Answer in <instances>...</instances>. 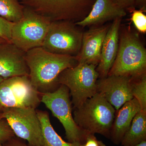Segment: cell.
Here are the masks:
<instances>
[{
  "label": "cell",
  "mask_w": 146,
  "mask_h": 146,
  "mask_svg": "<svg viewBox=\"0 0 146 146\" xmlns=\"http://www.w3.org/2000/svg\"><path fill=\"white\" fill-rule=\"evenodd\" d=\"M25 59L32 84L40 94L53 92L59 86L60 73L78 64L75 56L49 52L37 47L26 52Z\"/></svg>",
  "instance_id": "cell-1"
},
{
  "label": "cell",
  "mask_w": 146,
  "mask_h": 146,
  "mask_svg": "<svg viewBox=\"0 0 146 146\" xmlns=\"http://www.w3.org/2000/svg\"><path fill=\"white\" fill-rule=\"evenodd\" d=\"M145 75V48L138 35L125 30L120 36L117 54L108 76H123L136 79Z\"/></svg>",
  "instance_id": "cell-2"
},
{
  "label": "cell",
  "mask_w": 146,
  "mask_h": 146,
  "mask_svg": "<svg viewBox=\"0 0 146 146\" xmlns=\"http://www.w3.org/2000/svg\"><path fill=\"white\" fill-rule=\"evenodd\" d=\"M116 112L115 108L97 93L81 106L74 108L73 116L82 130L92 134H101L110 139Z\"/></svg>",
  "instance_id": "cell-3"
},
{
  "label": "cell",
  "mask_w": 146,
  "mask_h": 146,
  "mask_svg": "<svg viewBox=\"0 0 146 146\" xmlns=\"http://www.w3.org/2000/svg\"><path fill=\"white\" fill-rule=\"evenodd\" d=\"M25 7L52 22H77L89 14L96 0H19Z\"/></svg>",
  "instance_id": "cell-4"
},
{
  "label": "cell",
  "mask_w": 146,
  "mask_h": 146,
  "mask_svg": "<svg viewBox=\"0 0 146 146\" xmlns=\"http://www.w3.org/2000/svg\"><path fill=\"white\" fill-rule=\"evenodd\" d=\"M96 67L92 64L78 63L66 69L58 76V84L65 85L69 89L74 109L81 106L97 93L99 74Z\"/></svg>",
  "instance_id": "cell-5"
},
{
  "label": "cell",
  "mask_w": 146,
  "mask_h": 146,
  "mask_svg": "<svg viewBox=\"0 0 146 146\" xmlns=\"http://www.w3.org/2000/svg\"><path fill=\"white\" fill-rule=\"evenodd\" d=\"M41 102L62 124L68 142L80 144L84 143L89 133L79 127L74 120L70 91L68 87L60 84L53 92L41 94Z\"/></svg>",
  "instance_id": "cell-6"
},
{
  "label": "cell",
  "mask_w": 146,
  "mask_h": 146,
  "mask_svg": "<svg viewBox=\"0 0 146 146\" xmlns=\"http://www.w3.org/2000/svg\"><path fill=\"white\" fill-rule=\"evenodd\" d=\"M51 22L48 18L25 7L23 18L13 25L11 43L25 52L42 47Z\"/></svg>",
  "instance_id": "cell-7"
},
{
  "label": "cell",
  "mask_w": 146,
  "mask_h": 146,
  "mask_svg": "<svg viewBox=\"0 0 146 146\" xmlns=\"http://www.w3.org/2000/svg\"><path fill=\"white\" fill-rule=\"evenodd\" d=\"M41 94L32 84L29 76L10 78L0 83V108H14L36 109Z\"/></svg>",
  "instance_id": "cell-8"
},
{
  "label": "cell",
  "mask_w": 146,
  "mask_h": 146,
  "mask_svg": "<svg viewBox=\"0 0 146 146\" xmlns=\"http://www.w3.org/2000/svg\"><path fill=\"white\" fill-rule=\"evenodd\" d=\"M83 34L73 22L53 21L42 47L52 53L76 56L81 49Z\"/></svg>",
  "instance_id": "cell-9"
},
{
  "label": "cell",
  "mask_w": 146,
  "mask_h": 146,
  "mask_svg": "<svg viewBox=\"0 0 146 146\" xmlns=\"http://www.w3.org/2000/svg\"><path fill=\"white\" fill-rule=\"evenodd\" d=\"M2 112V119L6 120L16 137L27 141L29 146L42 145V127L36 109L14 108Z\"/></svg>",
  "instance_id": "cell-10"
},
{
  "label": "cell",
  "mask_w": 146,
  "mask_h": 146,
  "mask_svg": "<svg viewBox=\"0 0 146 146\" xmlns=\"http://www.w3.org/2000/svg\"><path fill=\"white\" fill-rule=\"evenodd\" d=\"M133 79L123 76H108L97 82V92L117 110L132 100Z\"/></svg>",
  "instance_id": "cell-11"
},
{
  "label": "cell",
  "mask_w": 146,
  "mask_h": 146,
  "mask_svg": "<svg viewBox=\"0 0 146 146\" xmlns=\"http://www.w3.org/2000/svg\"><path fill=\"white\" fill-rule=\"evenodd\" d=\"M26 52L11 43L0 44V76L4 79L29 76Z\"/></svg>",
  "instance_id": "cell-12"
},
{
  "label": "cell",
  "mask_w": 146,
  "mask_h": 146,
  "mask_svg": "<svg viewBox=\"0 0 146 146\" xmlns=\"http://www.w3.org/2000/svg\"><path fill=\"white\" fill-rule=\"evenodd\" d=\"M108 26L92 29L83 33L81 49L75 56L78 63L98 65Z\"/></svg>",
  "instance_id": "cell-13"
},
{
  "label": "cell",
  "mask_w": 146,
  "mask_h": 146,
  "mask_svg": "<svg viewBox=\"0 0 146 146\" xmlns=\"http://www.w3.org/2000/svg\"><path fill=\"white\" fill-rule=\"evenodd\" d=\"M122 18L113 21L105 37L102 46L100 60L96 68L99 77L104 78L108 76L117 54L119 44V31Z\"/></svg>",
  "instance_id": "cell-14"
},
{
  "label": "cell",
  "mask_w": 146,
  "mask_h": 146,
  "mask_svg": "<svg viewBox=\"0 0 146 146\" xmlns=\"http://www.w3.org/2000/svg\"><path fill=\"white\" fill-rule=\"evenodd\" d=\"M126 14L125 11L119 7L112 0H96L89 14L75 24L82 27L100 25L117 18H122Z\"/></svg>",
  "instance_id": "cell-15"
},
{
  "label": "cell",
  "mask_w": 146,
  "mask_h": 146,
  "mask_svg": "<svg viewBox=\"0 0 146 146\" xmlns=\"http://www.w3.org/2000/svg\"><path fill=\"white\" fill-rule=\"evenodd\" d=\"M138 101L133 98L116 110L110 131V140L113 144H121L124 136L130 127L133 118L141 110Z\"/></svg>",
  "instance_id": "cell-16"
},
{
  "label": "cell",
  "mask_w": 146,
  "mask_h": 146,
  "mask_svg": "<svg viewBox=\"0 0 146 146\" xmlns=\"http://www.w3.org/2000/svg\"><path fill=\"white\" fill-rule=\"evenodd\" d=\"M144 141H146V110H141L133 118L121 144L123 146H133Z\"/></svg>",
  "instance_id": "cell-17"
},
{
  "label": "cell",
  "mask_w": 146,
  "mask_h": 146,
  "mask_svg": "<svg viewBox=\"0 0 146 146\" xmlns=\"http://www.w3.org/2000/svg\"><path fill=\"white\" fill-rule=\"evenodd\" d=\"M36 112L41 123L43 137V143L41 146H78L80 144L64 141L52 125L48 112L36 109Z\"/></svg>",
  "instance_id": "cell-18"
},
{
  "label": "cell",
  "mask_w": 146,
  "mask_h": 146,
  "mask_svg": "<svg viewBox=\"0 0 146 146\" xmlns=\"http://www.w3.org/2000/svg\"><path fill=\"white\" fill-rule=\"evenodd\" d=\"M24 8L19 0H0V16L12 23L23 18Z\"/></svg>",
  "instance_id": "cell-19"
},
{
  "label": "cell",
  "mask_w": 146,
  "mask_h": 146,
  "mask_svg": "<svg viewBox=\"0 0 146 146\" xmlns=\"http://www.w3.org/2000/svg\"><path fill=\"white\" fill-rule=\"evenodd\" d=\"M132 94L138 101L141 109L146 110V75L132 80Z\"/></svg>",
  "instance_id": "cell-20"
},
{
  "label": "cell",
  "mask_w": 146,
  "mask_h": 146,
  "mask_svg": "<svg viewBox=\"0 0 146 146\" xmlns=\"http://www.w3.org/2000/svg\"><path fill=\"white\" fill-rule=\"evenodd\" d=\"M131 20L138 32L142 33L146 32V16L144 11L134 9L130 11Z\"/></svg>",
  "instance_id": "cell-21"
},
{
  "label": "cell",
  "mask_w": 146,
  "mask_h": 146,
  "mask_svg": "<svg viewBox=\"0 0 146 146\" xmlns=\"http://www.w3.org/2000/svg\"><path fill=\"white\" fill-rule=\"evenodd\" d=\"M14 24L0 16V38L11 43V31Z\"/></svg>",
  "instance_id": "cell-22"
},
{
  "label": "cell",
  "mask_w": 146,
  "mask_h": 146,
  "mask_svg": "<svg viewBox=\"0 0 146 146\" xmlns=\"http://www.w3.org/2000/svg\"><path fill=\"white\" fill-rule=\"evenodd\" d=\"M15 136L6 120L0 119V143H4Z\"/></svg>",
  "instance_id": "cell-23"
},
{
  "label": "cell",
  "mask_w": 146,
  "mask_h": 146,
  "mask_svg": "<svg viewBox=\"0 0 146 146\" xmlns=\"http://www.w3.org/2000/svg\"><path fill=\"white\" fill-rule=\"evenodd\" d=\"M113 2L120 8L130 12L136 9L134 0H112Z\"/></svg>",
  "instance_id": "cell-24"
},
{
  "label": "cell",
  "mask_w": 146,
  "mask_h": 146,
  "mask_svg": "<svg viewBox=\"0 0 146 146\" xmlns=\"http://www.w3.org/2000/svg\"><path fill=\"white\" fill-rule=\"evenodd\" d=\"M84 146H106L101 141L98 140L95 134L89 133L83 143Z\"/></svg>",
  "instance_id": "cell-25"
},
{
  "label": "cell",
  "mask_w": 146,
  "mask_h": 146,
  "mask_svg": "<svg viewBox=\"0 0 146 146\" xmlns=\"http://www.w3.org/2000/svg\"><path fill=\"white\" fill-rule=\"evenodd\" d=\"M3 144L4 146H29L24 140L16 136Z\"/></svg>",
  "instance_id": "cell-26"
},
{
  "label": "cell",
  "mask_w": 146,
  "mask_h": 146,
  "mask_svg": "<svg viewBox=\"0 0 146 146\" xmlns=\"http://www.w3.org/2000/svg\"><path fill=\"white\" fill-rule=\"evenodd\" d=\"M135 7L143 11L144 12L146 10V0H134Z\"/></svg>",
  "instance_id": "cell-27"
},
{
  "label": "cell",
  "mask_w": 146,
  "mask_h": 146,
  "mask_svg": "<svg viewBox=\"0 0 146 146\" xmlns=\"http://www.w3.org/2000/svg\"><path fill=\"white\" fill-rule=\"evenodd\" d=\"M130 146H146V141H143V142H141L140 143L134 145Z\"/></svg>",
  "instance_id": "cell-28"
},
{
  "label": "cell",
  "mask_w": 146,
  "mask_h": 146,
  "mask_svg": "<svg viewBox=\"0 0 146 146\" xmlns=\"http://www.w3.org/2000/svg\"><path fill=\"white\" fill-rule=\"evenodd\" d=\"M5 42H7L5 40H4L2 38H0V44H2V43H5Z\"/></svg>",
  "instance_id": "cell-29"
},
{
  "label": "cell",
  "mask_w": 146,
  "mask_h": 146,
  "mask_svg": "<svg viewBox=\"0 0 146 146\" xmlns=\"http://www.w3.org/2000/svg\"><path fill=\"white\" fill-rule=\"evenodd\" d=\"M2 111L1 110V108H0V119H1V116H2Z\"/></svg>",
  "instance_id": "cell-30"
},
{
  "label": "cell",
  "mask_w": 146,
  "mask_h": 146,
  "mask_svg": "<svg viewBox=\"0 0 146 146\" xmlns=\"http://www.w3.org/2000/svg\"><path fill=\"white\" fill-rule=\"evenodd\" d=\"M4 80V79L3 78H2L0 76V83H1V82Z\"/></svg>",
  "instance_id": "cell-31"
},
{
  "label": "cell",
  "mask_w": 146,
  "mask_h": 146,
  "mask_svg": "<svg viewBox=\"0 0 146 146\" xmlns=\"http://www.w3.org/2000/svg\"><path fill=\"white\" fill-rule=\"evenodd\" d=\"M0 146H4L3 145V144H2L1 143H0Z\"/></svg>",
  "instance_id": "cell-32"
},
{
  "label": "cell",
  "mask_w": 146,
  "mask_h": 146,
  "mask_svg": "<svg viewBox=\"0 0 146 146\" xmlns=\"http://www.w3.org/2000/svg\"><path fill=\"white\" fill-rule=\"evenodd\" d=\"M78 146H84V145H82V144H80Z\"/></svg>",
  "instance_id": "cell-33"
}]
</instances>
